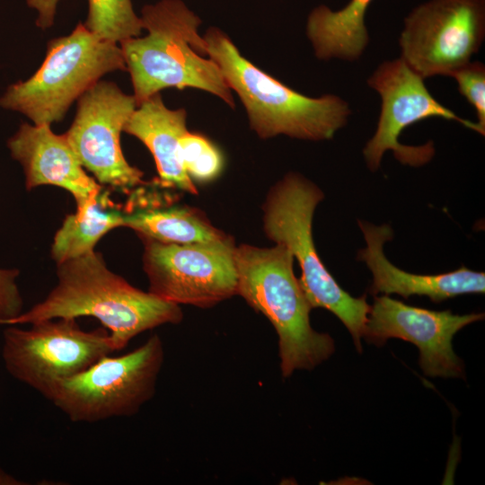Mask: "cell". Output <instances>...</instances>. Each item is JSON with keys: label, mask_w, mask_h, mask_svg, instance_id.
I'll use <instances>...</instances> for the list:
<instances>
[{"label": "cell", "mask_w": 485, "mask_h": 485, "mask_svg": "<svg viewBox=\"0 0 485 485\" xmlns=\"http://www.w3.org/2000/svg\"><path fill=\"white\" fill-rule=\"evenodd\" d=\"M57 284L41 302L6 325L92 316L109 331L116 351L138 334L183 318L178 304L131 286L94 251L57 264Z\"/></svg>", "instance_id": "obj_1"}, {"label": "cell", "mask_w": 485, "mask_h": 485, "mask_svg": "<svg viewBox=\"0 0 485 485\" xmlns=\"http://www.w3.org/2000/svg\"><path fill=\"white\" fill-rule=\"evenodd\" d=\"M144 37L119 43L138 105L160 91L195 88L234 107L232 91L198 34L200 18L181 0H161L141 12Z\"/></svg>", "instance_id": "obj_2"}, {"label": "cell", "mask_w": 485, "mask_h": 485, "mask_svg": "<svg viewBox=\"0 0 485 485\" xmlns=\"http://www.w3.org/2000/svg\"><path fill=\"white\" fill-rule=\"evenodd\" d=\"M206 55L219 66L226 84L243 104L250 126L261 138L286 135L311 141L328 140L351 114L337 95L305 96L260 70L245 58L220 29L202 36Z\"/></svg>", "instance_id": "obj_3"}, {"label": "cell", "mask_w": 485, "mask_h": 485, "mask_svg": "<svg viewBox=\"0 0 485 485\" xmlns=\"http://www.w3.org/2000/svg\"><path fill=\"white\" fill-rule=\"evenodd\" d=\"M237 293L262 313L278 334L283 377L295 370H312L334 352L333 339L313 329V309L294 274V256L283 244L234 248Z\"/></svg>", "instance_id": "obj_4"}, {"label": "cell", "mask_w": 485, "mask_h": 485, "mask_svg": "<svg viewBox=\"0 0 485 485\" xmlns=\"http://www.w3.org/2000/svg\"><path fill=\"white\" fill-rule=\"evenodd\" d=\"M323 192L299 173L290 172L268 195L264 231L276 243L285 245L300 266L299 283L312 306L331 312L346 326L360 353L361 339L370 305L366 295L345 291L321 260L312 232L313 217Z\"/></svg>", "instance_id": "obj_5"}, {"label": "cell", "mask_w": 485, "mask_h": 485, "mask_svg": "<svg viewBox=\"0 0 485 485\" xmlns=\"http://www.w3.org/2000/svg\"><path fill=\"white\" fill-rule=\"evenodd\" d=\"M117 70L127 71L120 46L78 23L69 35L48 41L41 66L26 81L11 84L0 106L22 113L34 125L50 126L101 76Z\"/></svg>", "instance_id": "obj_6"}, {"label": "cell", "mask_w": 485, "mask_h": 485, "mask_svg": "<svg viewBox=\"0 0 485 485\" xmlns=\"http://www.w3.org/2000/svg\"><path fill=\"white\" fill-rule=\"evenodd\" d=\"M163 362L164 346L154 334L131 352L103 357L65 380L48 400L73 422L132 417L154 396Z\"/></svg>", "instance_id": "obj_7"}, {"label": "cell", "mask_w": 485, "mask_h": 485, "mask_svg": "<svg viewBox=\"0 0 485 485\" xmlns=\"http://www.w3.org/2000/svg\"><path fill=\"white\" fill-rule=\"evenodd\" d=\"M31 325L27 330L7 325L2 358L10 375L47 399L59 384L116 351L108 331H84L75 318Z\"/></svg>", "instance_id": "obj_8"}, {"label": "cell", "mask_w": 485, "mask_h": 485, "mask_svg": "<svg viewBox=\"0 0 485 485\" xmlns=\"http://www.w3.org/2000/svg\"><path fill=\"white\" fill-rule=\"evenodd\" d=\"M149 292L175 304L209 308L237 293L234 246L225 239L190 244L141 237Z\"/></svg>", "instance_id": "obj_9"}, {"label": "cell", "mask_w": 485, "mask_h": 485, "mask_svg": "<svg viewBox=\"0 0 485 485\" xmlns=\"http://www.w3.org/2000/svg\"><path fill=\"white\" fill-rule=\"evenodd\" d=\"M367 84L381 98L376 130L363 149L366 163L371 172L379 168L388 150L392 151L394 157L402 164L418 167L428 163L435 154L432 142L417 146H407L400 143L399 137L407 127L431 117L454 120L482 136L485 134L476 122L457 116L436 101L426 87L424 78L401 57L380 64Z\"/></svg>", "instance_id": "obj_10"}, {"label": "cell", "mask_w": 485, "mask_h": 485, "mask_svg": "<svg viewBox=\"0 0 485 485\" xmlns=\"http://www.w3.org/2000/svg\"><path fill=\"white\" fill-rule=\"evenodd\" d=\"M485 38V0H428L404 19L401 58L424 79L452 76Z\"/></svg>", "instance_id": "obj_11"}, {"label": "cell", "mask_w": 485, "mask_h": 485, "mask_svg": "<svg viewBox=\"0 0 485 485\" xmlns=\"http://www.w3.org/2000/svg\"><path fill=\"white\" fill-rule=\"evenodd\" d=\"M137 106L134 95L101 80L78 99L65 136L83 167L100 184L127 191L143 183V172L127 162L120 146V134Z\"/></svg>", "instance_id": "obj_12"}, {"label": "cell", "mask_w": 485, "mask_h": 485, "mask_svg": "<svg viewBox=\"0 0 485 485\" xmlns=\"http://www.w3.org/2000/svg\"><path fill=\"white\" fill-rule=\"evenodd\" d=\"M483 319V313L433 311L376 295L363 338L378 347L392 338L410 342L419 350V364L426 375L463 377V363L453 349V338L463 327Z\"/></svg>", "instance_id": "obj_13"}, {"label": "cell", "mask_w": 485, "mask_h": 485, "mask_svg": "<svg viewBox=\"0 0 485 485\" xmlns=\"http://www.w3.org/2000/svg\"><path fill=\"white\" fill-rule=\"evenodd\" d=\"M366 241L357 259L364 261L372 273L369 293L396 294L404 298L425 295L435 303L465 294H483L485 273L462 266L446 273L422 275L407 272L390 262L384 252V245L393 237L389 225H375L358 220Z\"/></svg>", "instance_id": "obj_14"}, {"label": "cell", "mask_w": 485, "mask_h": 485, "mask_svg": "<svg viewBox=\"0 0 485 485\" xmlns=\"http://www.w3.org/2000/svg\"><path fill=\"white\" fill-rule=\"evenodd\" d=\"M7 146L23 169L27 190L42 185L63 188L76 207L101 193V185L84 172L65 134L53 133L48 125L22 123Z\"/></svg>", "instance_id": "obj_15"}, {"label": "cell", "mask_w": 485, "mask_h": 485, "mask_svg": "<svg viewBox=\"0 0 485 485\" xmlns=\"http://www.w3.org/2000/svg\"><path fill=\"white\" fill-rule=\"evenodd\" d=\"M187 131L186 110L167 108L160 93L140 102L123 128L151 152L161 185L196 194L181 158L180 140Z\"/></svg>", "instance_id": "obj_16"}, {"label": "cell", "mask_w": 485, "mask_h": 485, "mask_svg": "<svg viewBox=\"0 0 485 485\" xmlns=\"http://www.w3.org/2000/svg\"><path fill=\"white\" fill-rule=\"evenodd\" d=\"M372 1L350 0L338 11L321 4L309 13L306 35L316 57L355 61L362 56L369 41L365 18Z\"/></svg>", "instance_id": "obj_17"}, {"label": "cell", "mask_w": 485, "mask_h": 485, "mask_svg": "<svg viewBox=\"0 0 485 485\" xmlns=\"http://www.w3.org/2000/svg\"><path fill=\"white\" fill-rule=\"evenodd\" d=\"M123 226L140 237L164 243L190 244L225 239L198 210L188 207L148 208L123 213Z\"/></svg>", "instance_id": "obj_18"}, {"label": "cell", "mask_w": 485, "mask_h": 485, "mask_svg": "<svg viewBox=\"0 0 485 485\" xmlns=\"http://www.w3.org/2000/svg\"><path fill=\"white\" fill-rule=\"evenodd\" d=\"M104 199L100 193L66 216L51 247L52 258L57 264L93 251L103 235L123 226V213L108 208Z\"/></svg>", "instance_id": "obj_19"}, {"label": "cell", "mask_w": 485, "mask_h": 485, "mask_svg": "<svg viewBox=\"0 0 485 485\" xmlns=\"http://www.w3.org/2000/svg\"><path fill=\"white\" fill-rule=\"evenodd\" d=\"M84 25L100 39L115 43L138 37L143 30L131 0H88Z\"/></svg>", "instance_id": "obj_20"}, {"label": "cell", "mask_w": 485, "mask_h": 485, "mask_svg": "<svg viewBox=\"0 0 485 485\" xmlns=\"http://www.w3.org/2000/svg\"><path fill=\"white\" fill-rule=\"evenodd\" d=\"M180 148L183 167L191 181L207 182L220 174L223 156L204 136L187 131L180 140Z\"/></svg>", "instance_id": "obj_21"}, {"label": "cell", "mask_w": 485, "mask_h": 485, "mask_svg": "<svg viewBox=\"0 0 485 485\" xmlns=\"http://www.w3.org/2000/svg\"><path fill=\"white\" fill-rule=\"evenodd\" d=\"M459 93L473 107L478 126L485 131V66L480 61L468 62L453 75Z\"/></svg>", "instance_id": "obj_22"}, {"label": "cell", "mask_w": 485, "mask_h": 485, "mask_svg": "<svg viewBox=\"0 0 485 485\" xmlns=\"http://www.w3.org/2000/svg\"><path fill=\"white\" fill-rule=\"evenodd\" d=\"M17 269H0V324L6 325L22 313L23 301L17 285Z\"/></svg>", "instance_id": "obj_23"}, {"label": "cell", "mask_w": 485, "mask_h": 485, "mask_svg": "<svg viewBox=\"0 0 485 485\" xmlns=\"http://www.w3.org/2000/svg\"><path fill=\"white\" fill-rule=\"evenodd\" d=\"M59 0H26L28 6L38 13L36 25L40 29H48L54 23L57 5Z\"/></svg>", "instance_id": "obj_24"}, {"label": "cell", "mask_w": 485, "mask_h": 485, "mask_svg": "<svg viewBox=\"0 0 485 485\" xmlns=\"http://www.w3.org/2000/svg\"><path fill=\"white\" fill-rule=\"evenodd\" d=\"M26 482L15 478L0 467V485H25Z\"/></svg>", "instance_id": "obj_25"}]
</instances>
